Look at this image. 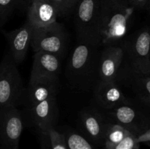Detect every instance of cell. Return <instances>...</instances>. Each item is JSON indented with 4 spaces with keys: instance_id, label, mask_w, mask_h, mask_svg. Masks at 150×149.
Returning <instances> with one entry per match:
<instances>
[{
    "instance_id": "cell-1",
    "label": "cell",
    "mask_w": 150,
    "mask_h": 149,
    "mask_svg": "<svg viewBox=\"0 0 150 149\" xmlns=\"http://www.w3.org/2000/svg\"><path fill=\"white\" fill-rule=\"evenodd\" d=\"M135 10L128 0H100V47L122 43L133 25Z\"/></svg>"
},
{
    "instance_id": "cell-2",
    "label": "cell",
    "mask_w": 150,
    "mask_h": 149,
    "mask_svg": "<svg viewBox=\"0 0 150 149\" xmlns=\"http://www.w3.org/2000/svg\"><path fill=\"white\" fill-rule=\"evenodd\" d=\"M99 48L78 43L67 60L65 77L70 89L88 92L99 83Z\"/></svg>"
},
{
    "instance_id": "cell-3",
    "label": "cell",
    "mask_w": 150,
    "mask_h": 149,
    "mask_svg": "<svg viewBox=\"0 0 150 149\" xmlns=\"http://www.w3.org/2000/svg\"><path fill=\"white\" fill-rule=\"evenodd\" d=\"M100 0H79L73 13L78 43L100 48Z\"/></svg>"
},
{
    "instance_id": "cell-4",
    "label": "cell",
    "mask_w": 150,
    "mask_h": 149,
    "mask_svg": "<svg viewBox=\"0 0 150 149\" xmlns=\"http://www.w3.org/2000/svg\"><path fill=\"white\" fill-rule=\"evenodd\" d=\"M25 94L26 88L18 66L10 54H6L0 63V108L23 105Z\"/></svg>"
},
{
    "instance_id": "cell-5",
    "label": "cell",
    "mask_w": 150,
    "mask_h": 149,
    "mask_svg": "<svg viewBox=\"0 0 150 149\" xmlns=\"http://www.w3.org/2000/svg\"><path fill=\"white\" fill-rule=\"evenodd\" d=\"M30 46L35 52L43 51L62 58L67 46L63 25L57 21L42 27L34 26Z\"/></svg>"
},
{
    "instance_id": "cell-6",
    "label": "cell",
    "mask_w": 150,
    "mask_h": 149,
    "mask_svg": "<svg viewBox=\"0 0 150 149\" xmlns=\"http://www.w3.org/2000/svg\"><path fill=\"white\" fill-rule=\"evenodd\" d=\"M24 121V114L16 107L0 108L1 149H19Z\"/></svg>"
},
{
    "instance_id": "cell-7",
    "label": "cell",
    "mask_w": 150,
    "mask_h": 149,
    "mask_svg": "<svg viewBox=\"0 0 150 149\" xmlns=\"http://www.w3.org/2000/svg\"><path fill=\"white\" fill-rule=\"evenodd\" d=\"M127 61L133 68L150 72V34L149 29H143L131 39H125L121 44Z\"/></svg>"
},
{
    "instance_id": "cell-8",
    "label": "cell",
    "mask_w": 150,
    "mask_h": 149,
    "mask_svg": "<svg viewBox=\"0 0 150 149\" xmlns=\"http://www.w3.org/2000/svg\"><path fill=\"white\" fill-rule=\"evenodd\" d=\"M107 111L111 122L120 124L134 135L137 136L149 128L148 118L130 102Z\"/></svg>"
},
{
    "instance_id": "cell-9",
    "label": "cell",
    "mask_w": 150,
    "mask_h": 149,
    "mask_svg": "<svg viewBox=\"0 0 150 149\" xmlns=\"http://www.w3.org/2000/svg\"><path fill=\"white\" fill-rule=\"evenodd\" d=\"M122 80L130 86L138 99L144 105H150V72H144L133 68L122 61L116 77L115 83Z\"/></svg>"
},
{
    "instance_id": "cell-10",
    "label": "cell",
    "mask_w": 150,
    "mask_h": 149,
    "mask_svg": "<svg viewBox=\"0 0 150 149\" xmlns=\"http://www.w3.org/2000/svg\"><path fill=\"white\" fill-rule=\"evenodd\" d=\"M79 126L85 136L98 145L104 144L108 120L105 115L94 108L83 109L79 115Z\"/></svg>"
},
{
    "instance_id": "cell-11",
    "label": "cell",
    "mask_w": 150,
    "mask_h": 149,
    "mask_svg": "<svg viewBox=\"0 0 150 149\" xmlns=\"http://www.w3.org/2000/svg\"><path fill=\"white\" fill-rule=\"evenodd\" d=\"M59 79L45 77H31L26 89L24 104L26 109L48 99L57 97Z\"/></svg>"
},
{
    "instance_id": "cell-12",
    "label": "cell",
    "mask_w": 150,
    "mask_h": 149,
    "mask_svg": "<svg viewBox=\"0 0 150 149\" xmlns=\"http://www.w3.org/2000/svg\"><path fill=\"white\" fill-rule=\"evenodd\" d=\"M34 26L26 20V23L14 31L4 32L10 47V57L16 65L24 60L33 36Z\"/></svg>"
},
{
    "instance_id": "cell-13",
    "label": "cell",
    "mask_w": 150,
    "mask_h": 149,
    "mask_svg": "<svg viewBox=\"0 0 150 149\" xmlns=\"http://www.w3.org/2000/svg\"><path fill=\"white\" fill-rule=\"evenodd\" d=\"M125 53L122 45L104 46L100 51V81L115 82Z\"/></svg>"
},
{
    "instance_id": "cell-14",
    "label": "cell",
    "mask_w": 150,
    "mask_h": 149,
    "mask_svg": "<svg viewBox=\"0 0 150 149\" xmlns=\"http://www.w3.org/2000/svg\"><path fill=\"white\" fill-rule=\"evenodd\" d=\"M26 110L32 124L36 126L39 132L54 128L58 122L59 110L57 98L46 99Z\"/></svg>"
},
{
    "instance_id": "cell-15",
    "label": "cell",
    "mask_w": 150,
    "mask_h": 149,
    "mask_svg": "<svg viewBox=\"0 0 150 149\" xmlns=\"http://www.w3.org/2000/svg\"><path fill=\"white\" fill-rule=\"evenodd\" d=\"M96 104L102 109L109 110L129 101L115 82L99 81L93 89Z\"/></svg>"
},
{
    "instance_id": "cell-16",
    "label": "cell",
    "mask_w": 150,
    "mask_h": 149,
    "mask_svg": "<svg viewBox=\"0 0 150 149\" xmlns=\"http://www.w3.org/2000/svg\"><path fill=\"white\" fill-rule=\"evenodd\" d=\"M35 53L31 77L59 79L61 73V58L43 51Z\"/></svg>"
},
{
    "instance_id": "cell-17",
    "label": "cell",
    "mask_w": 150,
    "mask_h": 149,
    "mask_svg": "<svg viewBox=\"0 0 150 149\" xmlns=\"http://www.w3.org/2000/svg\"><path fill=\"white\" fill-rule=\"evenodd\" d=\"M57 10L48 0L32 1L27 10V20L35 27H42L57 21Z\"/></svg>"
},
{
    "instance_id": "cell-18",
    "label": "cell",
    "mask_w": 150,
    "mask_h": 149,
    "mask_svg": "<svg viewBox=\"0 0 150 149\" xmlns=\"http://www.w3.org/2000/svg\"><path fill=\"white\" fill-rule=\"evenodd\" d=\"M39 134L43 149H68L64 134L57 131L55 128L40 131Z\"/></svg>"
},
{
    "instance_id": "cell-19",
    "label": "cell",
    "mask_w": 150,
    "mask_h": 149,
    "mask_svg": "<svg viewBox=\"0 0 150 149\" xmlns=\"http://www.w3.org/2000/svg\"><path fill=\"white\" fill-rule=\"evenodd\" d=\"M132 134L120 124L108 121L105 129L104 145L105 149H113L126 136Z\"/></svg>"
},
{
    "instance_id": "cell-20",
    "label": "cell",
    "mask_w": 150,
    "mask_h": 149,
    "mask_svg": "<svg viewBox=\"0 0 150 149\" xmlns=\"http://www.w3.org/2000/svg\"><path fill=\"white\" fill-rule=\"evenodd\" d=\"M68 149H95L85 137L74 131L64 134Z\"/></svg>"
},
{
    "instance_id": "cell-21",
    "label": "cell",
    "mask_w": 150,
    "mask_h": 149,
    "mask_svg": "<svg viewBox=\"0 0 150 149\" xmlns=\"http://www.w3.org/2000/svg\"><path fill=\"white\" fill-rule=\"evenodd\" d=\"M79 0H48L57 10L58 17L64 18L73 14Z\"/></svg>"
},
{
    "instance_id": "cell-22",
    "label": "cell",
    "mask_w": 150,
    "mask_h": 149,
    "mask_svg": "<svg viewBox=\"0 0 150 149\" xmlns=\"http://www.w3.org/2000/svg\"><path fill=\"white\" fill-rule=\"evenodd\" d=\"M25 0H0V26H3L12 13L22 6Z\"/></svg>"
},
{
    "instance_id": "cell-23",
    "label": "cell",
    "mask_w": 150,
    "mask_h": 149,
    "mask_svg": "<svg viewBox=\"0 0 150 149\" xmlns=\"http://www.w3.org/2000/svg\"><path fill=\"white\" fill-rule=\"evenodd\" d=\"M136 135L130 134L126 136L122 141L116 145L113 149H135L139 148V144L136 143Z\"/></svg>"
},
{
    "instance_id": "cell-24",
    "label": "cell",
    "mask_w": 150,
    "mask_h": 149,
    "mask_svg": "<svg viewBox=\"0 0 150 149\" xmlns=\"http://www.w3.org/2000/svg\"><path fill=\"white\" fill-rule=\"evenodd\" d=\"M136 143L140 145V143H145L149 145L150 143V130L149 128L146 129L142 133L136 136Z\"/></svg>"
},
{
    "instance_id": "cell-25",
    "label": "cell",
    "mask_w": 150,
    "mask_h": 149,
    "mask_svg": "<svg viewBox=\"0 0 150 149\" xmlns=\"http://www.w3.org/2000/svg\"><path fill=\"white\" fill-rule=\"evenodd\" d=\"M129 3L136 10H148L149 0H128Z\"/></svg>"
},
{
    "instance_id": "cell-26",
    "label": "cell",
    "mask_w": 150,
    "mask_h": 149,
    "mask_svg": "<svg viewBox=\"0 0 150 149\" xmlns=\"http://www.w3.org/2000/svg\"><path fill=\"white\" fill-rule=\"evenodd\" d=\"M32 1H38V0H32Z\"/></svg>"
},
{
    "instance_id": "cell-27",
    "label": "cell",
    "mask_w": 150,
    "mask_h": 149,
    "mask_svg": "<svg viewBox=\"0 0 150 149\" xmlns=\"http://www.w3.org/2000/svg\"><path fill=\"white\" fill-rule=\"evenodd\" d=\"M135 149H139V148H135Z\"/></svg>"
}]
</instances>
